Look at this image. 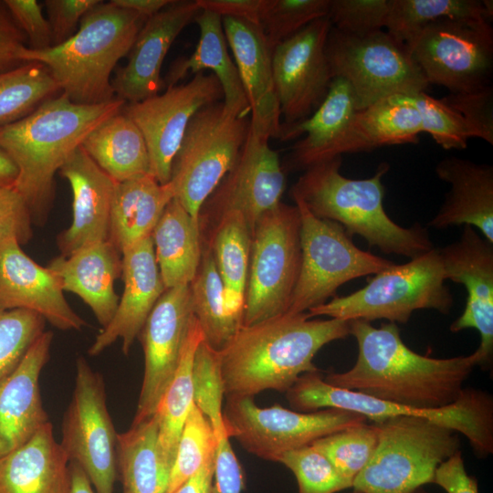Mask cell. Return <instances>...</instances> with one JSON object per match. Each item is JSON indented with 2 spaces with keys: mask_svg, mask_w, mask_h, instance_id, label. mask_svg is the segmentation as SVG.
Segmentation results:
<instances>
[{
  "mask_svg": "<svg viewBox=\"0 0 493 493\" xmlns=\"http://www.w3.org/2000/svg\"><path fill=\"white\" fill-rule=\"evenodd\" d=\"M125 104L117 97L100 104H77L61 93L24 118L0 127V149L18 171L13 187L27 204L33 224L47 222L55 198V174L65 161Z\"/></svg>",
  "mask_w": 493,
  "mask_h": 493,
  "instance_id": "3957f363",
  "label": "cell"
},
{
  "mask_svg": "<svg viewBox=\"0 0 493 493\" xmlns=\"http://www.w3.org/2000/svg\"><path fill=\"white\" fill-rule=\"evenodd\" d=\"M353 90L342 78H334L320 106L305 120L281 123L277 138L289 141L306 133L291 147L288 166L307 169L334 158L333 152L357 112Z\"/></svg>",
  "mask_w": 493,
  "mask_h": 493,
  "instance_id": "f1b7e54d",
  "label": "cell"
},
{
  "mask_svg": "<svg viewBox=\"0 0 493 493\" xmlns=\"http://www.w3.org/2000/svg\"><path fill=\"white\" fill-rule=\"evenodd\" d=\"M152 238L165 288L190 284L202 257L198 220L173 197L156 224Z\"/></svg>",
  "mask_w": 493,
  "mask_h": 493,
  "instance_id": "836d02e7",
  "label": "cell"
},
{
  "mask_svg": "<svg viewBox=\"0 0 493 493\" xmlns=\"http://www.w3.org/2000/svg\"><path fill=\"white\" fill-rule=\"evenodd\" d=\"M390 0H330L331 26L352 36H364L385 27Z\"/></svg>",
  "mask_w": 493,
  "mask_h": 493,
  "instance_id": "c3c4849f",
  "label": "cell"
},
{
  "mask_svg": "<svg viewBox=\"0 0 493 493\" xmlns=\"http://www.w3.org/2000/svg\"><path fill=\"white\" fill-rule=\"evenodd\" d=\"M17 168L12 159L0 149V188L13 187L17 178Z\"/></svg>",
  "mask_w": 493,
  "mask_h": 493,
  "instance_id": "94428289",
  "label": "cell"
},
{
  "mask_svg": "<svg viewBox=\"0 0 493 493\" xmlns=\"http://www.w3.org/2000/svg\"><path fill=\"white\" fill-rule=\"evenodd\" d=\"M467 123L473 138L493 144V88L491 84L469 91L449 93L441 99Z\"/></svg>",
  "mask_w": 493,
  "mask_h": 493,
  "instance_id": "681fc988",
  "label": "cell"
},
{
  "mask_svg": "<svg viewBox=\"0 0 493 493\" xmlns=\"http://www.w3.org/2000/svg\"><path fill=\"white\" fill-rule=\"evenodd\" d=\"M268 141V137L248 129L236 163L200 210V232L223 214L237 212L253 233L258 219L281 203L285 174Z\"/></svg>",
  "mask_w": 493,
  "mask_h": 493,
  "instance_id": "e0dca14e",
  "label": "cell"
},
{
  "mask_svg": "<svg viewBox=\"0 0 493 493\" xmlns=\"http://www.w3.org/2000/svg\"><path fill=\"white\" fill-rule=\"evenodd\" d=\"M58 90L57 82L40 63L28 62L0 72V127L28 115Z\"/></svg>",
  "mask_w": 493,
  "mask_h": 493,
  "instance_id": "60d3db41",
  "label": "cell"
},
{
  "mask_svg": "<svg viewBox=\"0 0 493 493\" xmlns=\"http://www.w3.org/2000/svg\"><path fill=\"white\" fill-rule=\"evenodd\" d=\"M377 424H362L327 435L311 445L351 484L371 459L378 442Z\"/></svg>",
  "mask_w": 493,
  "mask_h": 493,
  "instance_id": "b9f144b4",
  "label": "cell"
},
{
  "mask_svg": "<svg viewBox=\"0 0 493 493\" xmlns=\"http://www.w3.org/2000/svg\"><path fill=\"white\" fill-rule=\"evenodd\" d=\"M193 316L189 284L166 288L149 314L139 335L144 372L131 424L155 414L177 369Z\"/></svg>",
  "mask_w": 493,
  "mask_h": 493,
  "instance_id": "d6986e66",
  "label": "cell"
},
{
  "mask_svg": "<svg viewBox=\"0 0 493 493\" xmlns=\"http://www.w3.org/2000/svg\"><path fill=\"white\" fill-rule=\"evenodd\" d=\"M428 84L450 93L491 84L493 30L489 22L442 18L427 25L408 48Z\"/></svg>",
  "mask_w": 493,
  "mask_h": 493,
  "instance_id": "9a60e30c",
  "label": "cell"
},
{
  "mask_svg": "<svg viewBox=\"0 0 493 493\" xmlns=\"http://www.w3.org/2000/svg\"><path fill=\"white\" fill-rule=\"evenodd\" d=\"M33 219L23 196L14 187L0 188V241L15 238L21 246L33 236Z\"/></svg>",
  "mask_w": 493,
  "mask_h": 493,
  "instance_id": "f907efd6",
  "label": "cell"
},
{
  "mask_svg": "<svg viewBox=\"0 0 493 493\" xmlns=\"http://www.w3.org/2000/svg\"><path fill=\"white\" fill-rule=\"evenodd\" d=\"M194 22L200 30L197 46L189 57L174 61L163 81L164 85L166 88L177 85L186 75L209 69L221 85L225 107L236 116L246 117L250 109L237 68L228 53L222 17L215 13L201 10Z\"/></svg>",
  "mask_w": 493,
  "mask_h": 493,
  "instance_id": "4dcf8cb0",
  "label": "cell"
},
{
  "mask_svg": "<svg viewBox=\"0 0 493 493\" xmlns=\"http://www.w3.org/2000/svg\"><path fill=\"white\" fill-rule=\"evenodd\" d=\"M124 288L110 323L96 336L88 352L91 356L121 339L125 355L140 332L154 305L165 291L155 259L152 236L128 247L121 253Z\"/></svg>",
  "mask_w": 493,
  "mask_h": 493,
  "instance_id": "603a6c76",
  "label": "cell"
},
{
  "mask_svg": "<svg viewBox=\"0 0 493 493\" xmlns=\"http://www.w3.org/2000/svg\"><path fill=\"white\" fill-rule=\"evenodd\" d=\"M116 6L129 9L149 18L170 5L173 0H110Z\"/></svg>",
  "mask_w": 493,
  "mask_h": 493,
  "instance_id": "91938a15",
  "label": "cell"
},
{
  "mask_svg": "<svg viewBox=\"0 0 493 493\" xmlns=\"http://www.w3.org/2000/svg\"><path fill=\"white\" fill-rule=\"evenodd\" d=\"M301 262L300 216L296 205L278 204L252 234L243 326L288 312Z\"/></svg>",
  "mask_w": 493,
  "mask_h": 493,
  "instance_id": "30bf717a",
  "label": "cell"
},
{
  "mask_svg": "<svg viewBox=\"0 0 493 493\" xmlns=\"http://www.w3.org/2000/svg\"><path fill=\"white\" fill-rule=\"evenodd\" d=\"M293 200L300 216L301 262L287 313L308 312L336 297L348 281L394 264L360 249L340 224L314 215L299 199Z\"/></svg>",
  "mask_w": 493,
  "mask_h": 493,
  "instance_id": "8fae6325",
  "label": "cell"
},
{
  "mask_svg": "<svg viewBox=\"0 0 493 493\" xmlns=\"http://www.w3.org/2000/svg\"><path fill=\"white\" fill-rule=\"evenodd\" d=\"M201 10L239 18L258 26L264 0H195Z\"/></svg>",
  "mask_w": 493,
  "mask_h": 493,
  "instance_id": "6f0895ef",
  "label": "cell"
},
{
  "mask_svg": "<svg viewBox=\"0 0 493 493\" xmlns=\"http://www.w3.org/2000/svg\"><path fill=\"white\" fill-rule=\"evenodd\" d=\"M248 129L246 117L231 113L223 101L205 106L191 119L169 184L193 218L198 220L204 203L236 163Z\"/></svg>",
  "mask_w": 493,
  "mask_h": 493,
  "instance_id": "9c48e42d",
  "label": "cell"
},
{
  "mask_svg": "<svg viewBox=\"0 0 493 493\" xmlns=\"http://www.w3.org/2000/svg\"><path fill=\"white\" fill-rule=\"evenodd\" d=\"M189 287L193 312L202 330L204 341L221 352L242 324L226 309L224 285L212 253L204 244L200 264Z\"/></svg>",
  "mask_w": 493,
  "mask_h": 493,
  "instance_id": "f35d334b",
  "label": "cell"
},
{
  "mask_svg": "<svg viewBox=\"0 0 493 493\" xmlns=\"http://www.w3.org/2000/svg\"><path fill=\"white\" fill-rule=\"evenodd\" d=\"M331 24L319 18L274 47L276 94L284 124L308 118L324 100L333 79L325 47Z\"/></svg>",
  "mask_w": 493,
  "mask_h": 493,
  "instance_id": "ac0fdd59",
  "label": "cell"
},
{
  "mask_svg": "<svg viewBox=\"0 0 493 493\" xmlns=\"http://www.w3.org/2000/svg\"><path fill=\"white\" fill-rule=\"evenodd\" d=\"M350 335L358 347L355 363L348 371L328 373L324 381L416 409H439L455 404L479 363L476 351L450 358L419 354L405 345L393 322L376 328L362 320H350Z\"/></svg>",
  "mask_w": 493,
  "mask_h": 493,
  "instance_id": "6da1fadb",
  "label": "cell"
},
{
  "mask_svg": "<svg viewBox=\"0 0 493 493\" xmlns=\"http://www.w3.org/2000/svg\"><path fill=\"white\" fill-rule=\"evenodd\" d=\"M285 393L291 408L302 413L337 408L360 414L373 423L403 415L427 418L465 435L478 457L493 453V398L482 390L465 388L461 397L446 407L416 409L332 386L318 371L300 375Z\"/></svg>",
  "mask_w": 493,
  "mask_h": 493,
  "instance_id": "8992f818",
  "label": "cell"
},
{
  "mask_svg": "<svg viewBox=\"0 0 493 493\" xmlns=\"http://www.w3.org/2000/svg\"><path fill=\"white\" fill-rule=\"evenodd\" d=\"M433 484L446 493H478L477 481L467 472L461 450L437 467Z\"/></svg>",
  "mask_w": 493,
  "mask_h": 493,
  "instance_id": "9f6ffc18",
  "label": "cell"
},
{
  "mask_svg": "<svg viewBox=\"0 0 493 493\" xmlns=\"http://www.w3.org/2000/svg\"><path fill=\"white\" fill-rule=\"evenodd\" d=\"M410 493H429V492L427 490H425L424 488V487H423V488H416L415 490H414V491H412Z\"/></svg>",
  "mask_w": 493,
  "mask_h": 493,
  "instance_id": "be15d7a7",
  "label": "cell"
},
{
  "mask_svg": "<svg viewBox=\"0 0 493 493\" xmlns=\"http://www.w3.org/2000/svg\"><path fill=\"white\" fill-rule=\"evenodd\" d=\"M215 434L216 449L215 456L214 486L216 493H242L243 470L230 445L226 430Z\"/></svg>",
  "mask_w": 493,
  "mask_h": 493,
  "instance_id": "db71d44e",
  "label": "cell"
},
{
  "mask_svg": "<svg viewBox=\"0 0 493 493\" xmlns=\"http://www.w3.org/2000/svg\"><path fill=\"white\" fill-rule=\"evenodd\" d=\"M201 11L196 1H173L146 19L139 31L127 63L112 79L115 96L126 103L138 102L159 94L163 60L182 30Z\"/></svg>",
  "mask_w": 493,
  "mask_h": 493,
  "instance_id": "44dd1931",
  "label": "cell"
},
{
  "mask_svg": "<svg viewBox=\"0 0 493 493\" xmlns=\"http://www.w3.org/2000/svg\"><path fill=\"white\" fill-rule=\"evenodd\" d=\"M378 442L351 489L410 493L433 483L437 467L460 450L455 430L427 418L403 415L375 423Z\"/></svg>",
  "mask_w": 493,
  "mask_h": 493,
  "instance_id": "ba28073f",
  "label": "cell"
},
{
  "mask_svg": "<svg viewBox=\"0 0 493 493\" xmlns=\"http://www.w3.org/2000/svg\"><path fill=\"white\" fill-rule=\"evenodd\" d=\"M203 340L202 330L194 315L184 341L177 369L154 414L161 453L171 467L184 425L194 404V359Z\"/></svg>",
  "mask_w": 493,
  "mask_h": 493,
  "instance_id": "74e56055",
  "label": "cell"
},
{
  "mask_svg": "<svg viewBox=\"0 0 493 493\" xmlns=\"http://www.w3.org/2000/svg\"><path fill=\"white\" fill-rule=\"evenodd\" d=\"M407 98L419 113L423 132L429 133L446 150L467 148V141L473 136L457 111L425 92L407 95Z\"/></svg>",
  "mask_w": 493,
  "mask_h": 493,
  "instance_id": "7dc6e473",
  "label": "cell"
},
{
  "mask_svg": "<svg viewBox=\"0 0 493 493\" xmlns=\"http://www.w3.org/2000/svg\"><path fill=\"white\" fill-rule=\"evenodd\" d=\"M435 173L450 184V190L428 226L435 229L470 226L493 243L492 165L451 156L436 164Z\"/></svg>",
  "mask_w": 493,
  "mask_h": 493,
  "instance_id": "83f0119b",
  "label": "cell"
},
{
  "mask_svg": "<svg viewBox=\"0 0 493 493\" xmlns=\"http://www.w3.org/2000/svg\"><path fill=\"white\" fill-rule=\"evenodd\" d=\"M26 36L13 19L4 1H0V72L25 64L21 60Z\"/></svg>",
  "mask_w": 493,
  "mask_h": 493,
  "instance_id": "11a10c76",
  "label": "cell"
},
{
  "mask_svg": "<svg viewBox=\"0 0 493 493\" xmlns=\"http://www.w3.org/2000/svg\"><path fill=\"white\" fill-rule=\"evenodd\" d=\"M421 132L419 113L407 95H393L355 113L333 157L388 145L417 143Z\"/></svg>",
  "mask_w": 493,
  "mask_h": 493,
  "instance_id": "1f68e13d",
  "label": "cell"
},
{
  "mask_svg": "<svg viewBox=\"0 0 493 493\" xmlns=\"http://www.w3.org/2000/svg\"><path fill=\"white\" fill-rule=\"evenodd\" d=\"M490 0H390L386 32L407 48L429 24L442 19H473L490 23Z\"/></svg>",
  "mask_w": 493,
  "mask_h": 493,
  "instance_id": "ab89813d",
  "label": "cell"
},
{
  "mask_svg": "<svg viewBox=\"0 0 493 493\" xmlns=\"http://www.w3.org/2000/svg\"><path fill=\"white\" fill-rule=\"evenodd\" d=\"M278 462L295 476L298 493H338L351 488V484L311 444L282 454Z\"/></svg>",
  "mask_w": 493,
  "mask_h": 493,
  "instance_id": "bcb514c9",
  "label": "cell"
},
{
  "mask_svg": "<svg viewBox=\"0 0 493 493\" xmlns=\"http://www.w3.org/2000/svg\"><path fill=\"white\" fill-rule=\"evenodd\" d=\"M47 267L63 291L76 294L89 307L102 328L110 323L120 301L115 282L122 272L121 254L110 240L84 246L67 257L59 255Z\"/></svg>",
  "mask_w": 493,
  "mask_h": 493,
  "instance_id": "4316f807",
  "label": "cell"
},
{
  "mask_svg": "<svg viewBox=\"0 0 493 493\" xmlns=\"http://www.w3.org/2000/svg\"><path fill=\"white\" fill-rule=\"evenodd\" d=\"M45 319L22 309H0V381L19 365L45 331Z\"/></svg>",
  "mask_w": 493,
  "mask_h": 493,
  "instance_id": "f6af8a7d",
  "label": "cell"
},
{
  "mask_svg": "<svg viewBox=\"0 0 493 493\" xmlns=\"http://www.w3.org/2000/svg\"><path fill=\"white\" fill-rule=\"evenodd\" d=\"M215 454L187 479L174 493H216L214 486Z\"/></svg>",
  "mask_w": 493,
  "mask_h": 493,
  "instance_id": "680465c9",
  "label": "cell"
},
{
  "mask_svg": "<svg viewBox=\"0 0 493 493\" xmlns=\"http://www.w3.org/2000/svg\"><path fill=\"white\" fill-rule=\"evenodd\" d=\"M350 335V320L285 313L242 326L220 353L224 397L286 393L298 378L320 371L313 363L326 344Z\"/></svg>",
  "mask_w": 493,
  "mask_h": 493,
  "instance_id": "7a4b0ae2",
  "label": "cell"
},
{
  "mask_svg": "<svg viewBox=\"0 0 493 493\" xmlns=\"http://www.w3.org/2000/svg\"><path fill=\"white\" fill-rule=\"evenodd\" d=\"M118 434L100 373L85 358L76 362L71 401L63 415L59 442L69 463L79 466L97 493H114Z\"/></svg>",
  "mask_w": 493,
  "mask_h": 493,
  "instance_id": "5bb4252c",
  "label": "cell"
},
{
  "mask_svg": "<svg viewBox=\"0 0 493 493\" xmlns=\"http://www.w3.org/2000/svg\"><path fill=\"white\" fill-rule=\"evenodd\" d=\"M351 493H361V492H359V491H357V490H354V489H352Z\"/></svg>",
  "mask_w": 493,
  "mask_h": 493,
  "instance_id": "e7e4bbea",
  "label": "cell"
},
{
  "mask_svg": "<svg viewBox=\"0 0 493 493\" xmlns=\"http://www.w3.org/2000/svg\"><path fill=\"white\" fill-rule=\"evenodd\" d=\"M80 146L117 183L151 174L144 138L123 110L96 127Z\"/></svg>",
  "mask_w": 493,
  "mask_h": 493,
  "instance_id": "e575fe53",
  "label": "cell"
},
{
  "mask_svg": "<svg viewBox=\"0 0 493 493\" xmlns=\"http://www.w3.org/2000/svg\"><path fill=\"white\" fill-rule=\"evenodd\" d=\"M222 24L249 105V129L269 139L277 138L281 114L274 86L272 51L257 25L229 16L222 17Z\"/></svg>",
  "mask_w": 493,
  "mask_h": 493,
  "instance_id": "d4e9b609",
  "label": "cell"
},
{
  "mask_svg": "<svg viewBox=\"0 0 493 493\" xmlns=\"http://www.w3.org/2000/svg\"><path fill=\"white\" fill-rule=\"evenodd\" d=\"M171 469L161 453L154 414L118 434L117 470L123 493H167Z\"/></svg>",
  "mask_w": 493,
  "mask_h": 493,
  "instance_id": "8d00e7d4",
  "label": "cell"
},
{
  "mask_svg": "<svg viewBox=\"0 0 493 493\" xmlns=\"http://www.w3.org/2000/svg\"><path fill=\"white\" fill-rule=\"evenodd\" d=\"M100 0H45L52 46L70 38L78 30L81 18Z\"/></svg>",
  "mask_w": 493,
  "mask_h": 493,
  "instance_id": "f5cc1de1",
  "label": "cell"
},
{
  "mask_svg": "<svg viewBox=\"0 0 493 493\" xmlns=\"http://www.w3.org/2000/svg\"><path fill=\"white\" fill-rule=\"evenodd\" d=\"M147 18L100 1L80 20L77 32L65 42L44 49L26 47L24 63L47 68L59 89L77 104L94 105L116 98L111 74L131 47Z\"/></svg>",
  "mask_w": 493,
  "mask_h": 493,
  "instance_id": "5b68a950",
  "label": "cell"
},
{
  "mask_svg": "<svg viewBox=\"0 0 493 493\" xmlns=\"http://www.w3.org/2000/svg\"><path fill=\"white\" fill-rule=\"evenodd\" d=\"M223 419L229 438L248 453L274 462L318 438L367 423L360 414L337 408L302 413L279 404L259 407L252 397L226 398Z\"/></svg>",
  "mask_w": 493,
  "mask_h": 493,
  "instance_id": "4fadbf2b",
  "label": "cell"
},
{
  "mask_svg": "<svg viewBox=\"0 0 493 493\" xmlns=\"http://www.w3.org/2000/svg\"><path fill=\"white\" fill-rule=\"evenodd\" d=\"M252 234L241 214L227 212L211 225L209 238L202 240L224 285L226 309L242 326Z\"/></svg>",
  "mask_w": 493,
  "mask_h": 493,
  "instance_id": "d590c367",
  "label": "cell"
},
{
  "mask_svg": "<svg viewBox=\"0 0 493 493\" xmlns=\"http://www.w3.org/2000/svg\"><path fill=\"white\" fill-rule=\"evenodd\" d=\"M330 0H264L260 27L271 49L311 22L328 16Z\"/></svg>",
  "mask_w": 493,
  "mask_h": 493,
  "instance_id": "ee69618b",
  "label": "cell"
},
{
  "mask_svg": "<svg viewBox=\"0 0 493 493\" xmlns=\"http://www.w3.org/2000/svg\"><path fill=\"white\" fill-rule=\"evenodd\" d=\"M437 248L374 274L366 286L310 309L309 318L406 323L417 309L448 314L454 305Z\"/></svg>",
  "mask_w": 493,
  "mask_h": 493,
  "instance_id": "52a82bcc",
  "label": "cell"
},
{
  "mask_svg": "<svg viewBox=\"0 0 493 493\" xmlns=\"http://www.w3.org/2000/svg\"><path fill=\"white\" fill-rule=\"evenodd\" d=\"M325 51L332 78L351 85L357 110L393 95L425 92L429 85L408 48L383 29L352 36L331 26Z\"/></svg>",
  "mask_w": 493,
  "mask_h": 493,
  "instance_id": "7c38bea8",
  "label": "cell"
},
{
  "mask_svg": "<svg viewBox=\"0 0 493 493\" xmlns=\"http://www.w3.org/2000/svg\"><path fill=\"white\" fill-rule=\"evenodd\" d=\"M4 3L28 39L29 48L44 49L52 46L48 21L37 0H5Z\"/></svg>",
  "mask_w": 493,
  "mask_h": 493,
  "instance_id": "816d5d0a",
  "label": "cell"
},
{
  "mask_svg": "<svg viewBox=\"0 0 493 493\" xmlns=\"http://www.w3.org/2000/svg\"><path fill=\"white\" fill-rule=\"evenodd\" d=\"M72 191V222L57 236L60 255L109 240L116 182L78 147L58 170Z\"/></svg>",
  "mask_w": 493,
  "mask_h": 493,
  "instance_id": "cb8c5ba5",
  "label": "cell"
},
{
  "mask_svg": "<svg viewBox=\"0 0 493 493\" xmlns=\"http://www.w3.org/2000/svg\"><path fill=\"white\" fill-rule=\"evenodd\" d=\"M437 249L446 280L462 284L467 293L464 311L451 323L450 330L478 331V366L488 370L493 356V243L474 227L464 226L456 241Z\"/></svg>",
  "mask_w": 493,
  "mask_h": 493,
  "instance_id": "ffe728a7",
  "label": "cell"
},
{
  "mask_svg": "<svg viewBox=\"0 0 493 493\" xmlns=\"http://www.w3.org/2000/svg\"><path fill=\"white\" fill-rule=\"evenodd\" d=\"M216 438L207 417L194 404L184 425L167 493H174L215 454Z\"/></svg>",
  "mask_w": 493,
  "mask_h": 493,
  "instance_id": "7bdbcfd3",
  "label": "cell"
},
{
  "mask_svg": "<svg viewBox=\"0 0 493 493\" xmlns=\"http://www.w3.org/2000/svg\"><path fill=\"white\" fill-rule=\"evenodd\" d=\"M71 473L70 493H97L82 468L75 463H69Z\"/></svg>",
  "mask_w": 493,
  "mask_h": 493,
  "instance_id": "6125c7cd",
  "label": "cell"
},
{
  "mask_svg": "<svg viewBox=\"0 0 493 493\" xmlns=\"http://www.w3.org/2000/svg\"><path fill=\"white\" fill-rule=\"evenodd\" d=\"M34 311L62 330L87 325L70 307L57 275L29 257L15 238L0 241V309Z\"/></svg>",
  "mask_w": 493,
  "mask_h": 493,
  "instance_id": "7402d4cb",
  "label": "cell"
},
{
  "mask_svg": "<svg viewBox=\"0 0 493 493\" xmlns=\"http://www.w3.org/2000/svg\"><path fill=\"white\" fill-rule=\"evenodd\" d=\"M220 99L223 91L216 77L200 72L184 84L124 105L123 112L136 124L146 142L150 173L161 184L170 181L173 158L191 119Z\"/></svg>",
  "mask_w": 493,
  "mask_h": 493,
  "instance_id": "2e32d148",
  "label": "cell"
},
{
  "mask_svg": "<svg viewBox=\"0 0 493 493\" xmlns=\"http://www.w3.org/2000/svg\"><path fill=\"white\" fill-rule=\"evenodd\" d=\"M341 156L318 163L307 169L290 190L314 215L340 224L351 236L358 235L369 246L387 255L413 259L433 248L420 224L403 227L393 222L383 207V175L387 163L365 179H351L340 173Z\"/></svg>",
  "mask_w": 493,
  "mask_h": 493,
  "instance_id": "277c9868",
  "label": "cell"
},
{
  "mask_svg": "<svg viewBox=\"0 0 493 493\" xmlns=\"http://www.w3.org/2000/svg\"><path fill=\"white\" fill-rule=\"evenodd\" d=\"M69 461L50 423L0 457V493H70Z\"/></svg>",
  "mask_w": 493,
  "mask_h": 493,
  "instance_id": "f546056e",
  "label": "cell"
},
{
  "mask_svg": "<svg viewBox=\"0 0 493 493\" xmlns=\"http://www.w3.org/2000/svg\"><path fill=\"white\" fill-rule=\"evenodd\" d=\"M171 185L161 184L151 174L115 185L109 240L121 252L152 236L168 203Z\"/></svg>",
  "mask_w": 493,
  "mask_h": 493,
  "instance_id": "d6a6232c",
  "label": "cell"
},
{
  "mask_svg": "<svg viewBox=\"0 0 493 493\" xmlns=\"http://www.w3.org/2000/svg\"><path fill=\"white\" fill-rule=\"evenodd\" d=\"M52 340V331L45 330L17 368L0 381V457L25 445L49 422L39 378L49 359Z\"/></svg>",
  "mask_w": 493,
  "mask_h": 493,
  "instance_id": "484cf974",
  "label": "cell"
}]
</instances>
